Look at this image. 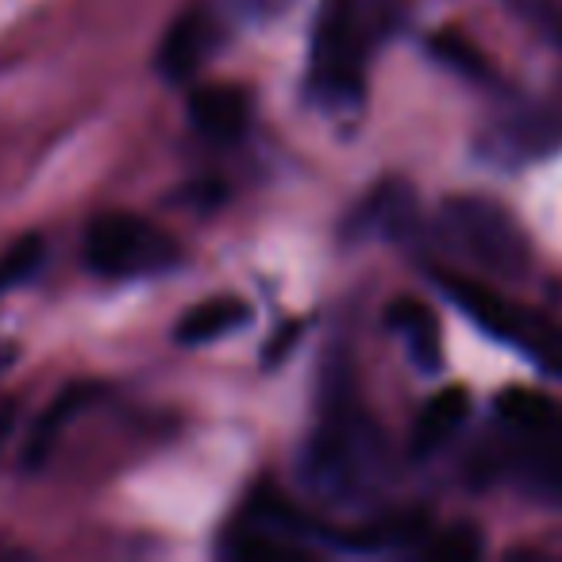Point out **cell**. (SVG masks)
Returning a JSON list of instances; mask_svg holds the SVG:
<instances>
[{"mask_svg": "<svg viewBox=\"0 0 562 562\" xmlns=\"http://www.w3.org/2000/svg\"><path fill=\"white\" fill-rule=\"evenodd\" d=\"M424 554L428 559H443V562H467V559H477L482 554V536H477L474 528H451L443 531L439 539H431L428 547H424Z\"/></svg>", "mask_w": 562, "mask_h": 562, "instance_id": "cell-19", "label": "cell"}, {"mask_svg": "<svg viewBox=\"0 0 562 562\" xmlns=\"http://www.w3.org/2000/svg\"><path fill=\"white\" fill-rule=\"evenodd\" d=\"M436 235L447 250L497 281H520L531 270V239L513 212L490 196H447L436 212Z\"/></svg>", "mask_w": 562, "mask_h": 562, "instance_id": "cell-2", "label": "cell"}, {"mask_svg": "<svg viewBox=\"0 0 562 562\" xmlns=\"http://www.w3.org/2000/svg\"><path fill=\"white\" fill-rule=\"evenodd\" d=\"M47 262V239L43 235H20L4 255H0V293L20 290L24 281H32L40 273V266Z\"/></svg>", "mask_w": 562, "mask_h": 562, "instance_id": "cell-17", "label": "cell"}, {"mask_svg": "<svg viewBox=\"0 0 562 562\" xmlns=\"http://www.w3.org/2000/svg\"><path fill=\"white\" fill-rule=\"evenodd\" d=\"M86 262L112 281L150 278L181 262V247L170 232L132 212H104L86 232Z\"/></svg>", "mask_w": 562, "mask_h": 562, "instance_id": "cell-3", "label": "cell"}, {"mask_svg": "<svg viewBox=\"0 0 562 562\" xmlns=\"http://www.w3.org/2000/svg\"><path fill=\"white\" fill-rule=\"evenodd\" d=\"M497 416L516 439L551 436L562 428V405L536 390H505L497 397Z\"/></svg>", "mask_w": 562, "mask_h": 562, "instance_id": "cell-14", "label": "cell"}, {"mask_svg": "<svg viewBox=\"0 0 562 562\" xmlns=\"http://www.w3.org/2000/svg\"><path fill=\"white\" fill-rule=\"evenodd\" d=\"M467 416H470L467 390H459V385L439 390L436 397L420 408V416H416L413 439H408V454H413V459H428V454L443 451V447L462 431Z\"/></svg>", "mask_w": 562, "mask_h": 562, "instance_id": "cell-11", "label": "cell"}, {"mask_svg": "<svg viewBox=\"0 0 562 562\" xmlns=\"http://www.w3.org/2000/svg\"><path fill=\"white\" fill-rule=\"evenodd\" d=\"M101 397V385L97 382H70L55 401L47 405V413L32 424L27 431V443H24V470H43L50 459V451L58 447V439L66 436L74 420H78L86 408H93V401Z\"/></svg>", "mask_w": 562, "mask_h": 562, "instance_id": "cell-5", "label": "cell"}, {"mask_svg": "<svg viewBox=\"0 0 562 562\" xmlns=\"http://www.w3.org/2000/svg\"><path fill=\"white\" fill-rule=\"evenodd\" d=\"M12 428H16V405H0V447L12 439Z\"/></svg>", "mask_w": 562, "mask_h": 562, "instance_id": "cell-22", "label": "cell"}, {"mask_svg": "<svg viewBox=\"0 0 562 562\" xmlns=\"http://www.w3.org/2000/svg\"><path fill=\"white\" fill-rule=\"evenodd\" d=\"M247 321H250L247 301L212 297V301L193 305L186 316H181L178 328H173V339H178L181 347H204V344H216V339L232 336V331H239Z\"/></svg>", "mask_w": 562, "mask_h": 562, "instance_id": "cell-12", "label": "cell"}, {"mask_svg": "<svg viewBox=\"0 0 562 562\" xmlns=\"http://www.w3.org/2000/svg\"><path fill=\"white\" fill-rule=\"evenodd\" d=\"M513 477L531 501L562 505V428L551 436L516 439Z\"/></svg>", "mask_w": 562, "mask_h": 562, "instance_id": "cell-6", "label": "cell"}, {"mask_svg": "<svg viewBox=\"0 0 562 562\" xmlns=\"http://www.w3.org/2000/svg\"><path fill=\"white\" fill-rule=\"evenodd\" d=\"M212 43H216V27L204 12H186L178 24L166 32L162 47H158V74L173 86L189 81L209 58Z\"/></svg>", "mask_w": 562, "mask_h": 562, "instance_id": "cell-7", "label": "cell"}, {"mask_svg": "<svg viewBox=\"0 0 562 562\" xmlns=\"http://www.w3.org/2000/svg\"><path fill=\"white\" fill-rule=\"evenodd\" d=\"M428 50H431V58H436V63H443L447 70L459 74V78H467V81H490L493 78L490 58H485L482 50H477L474 43H470L467 35H459V32L431 35Z\"/></svg>", "mask_w": 562, "mask_h": 562, "instance_id": "cell-16", "label": "cell"}, {"mask_svg": "<svg viewBox=\"0 0 562 562\" xmlns=\"http://www.w3.org/2000/svg\"><path fill=\"white\" fill-rule=\"evenodd\" d=\"M416 224V196L408 186L390 181V186H378L374 193L362 201V209L351 216L347 235L351 239H367V235H382V239H401L408 235V227Z\"/></svg>", "mask_w": 562, "mask_h": 562, "instance_id": "cell-10", "label": "cell"}, {"mask_svg": "<svg viewBox=\"0 0 562 562\" xmlns=\"http://www.w3.org/2000/svg\"><path fill=\"white\" fill-rule=\"evenodd\" d=\"M390 454L382 428L362 413L347 359L328 370L321 390V424L305 451V482L316 497L336 505L370 501L385 485Z\"/></svg>", "mask_w": 562, "mask_h": 562, "instance_id": "cell-1", "label": "cell"}, {"mask_svg": "<svg viewBox=\"0 0 562 562\" xmlns=\"http://www.w3.org/2000/svg\"><path fill=\"white\" fill-rule=\"evenodd\" d=\"M508 9L562 50V0H505Z\"/></svg>", "mask_w": 562, "mask_h": 562, "instance_id": "cell-18", "label": "cell"}, {"mask_svg": "<svg viewBox=\"0 0 562 562\" xmlns=\"http://www.w3.org/2000/svg\"><path fill=\"white\" fill-rule=\"evenodd\" d=\"M562 143V120L551 112H520V116L505 120L490 132V158H513V162H528Z\"/></svg>", "mask_w": 562, "mask_h": 562, "instance_id": "cell-9", "label": "cell"}, {"mask_svg": "<svg viewBox=\"0 0 562 562\" xmlns=\"http://www.w3.org/2000/svg\"><path fill=\"white\" fill-rule=\"evenodd\" d=\"M431 278L443 285L447 297H451L482 331L505 339V344L524 347V351L536 355L543 367L562 374V328H554L551 321H543V316L531 313V308L516 305L505 293L490 290V285H477V281H467V278H459V273L431 270Z\"/></svg>", "mask_w": 562, "mask_h": 562, "instance_id": "cell-4", "label": "cell"}, {"mask_svg": "<svg viewBox=\"0 0 562 562\" xmlns=\"http://www.w3.org/2000/svg\"><path fill=\"white\" fill-rule=\"evenodd\" d=\"M250 101L239 86H201L189 97V120L212 143H235L247 132Z\"/></svg>", "mask_w": 562, "mask_h": 562, "instance_id": "cell-8", "label": "cell"}, {"mask_svg": "<svg viewBox=\"0 0 562 562\" xmlns=\"http://www.w3.org/2000/svg\"><path fill=\"white\" fill-rule=\"evenodd\" d=\"M285 4H290V0H243V12L255 20H273L285 12Z\"/></svg>", "mask_w": 562, "mask_h": 562, "instance_id": "cell-21", "label": "cell"}, {"mask_svg": "<svg viewBox=\"0 0 562 562\" xmlns=\"http://www.w3.org/2000/svg\"><path fill=\"white\" fill-rule=\"evenodd\" d=\"M390 324L393 331H401L405 339L408 355L420 370L436 374L443 367V347H439V324H436V313H431L424 301L416 297H401L390 305Z\"/></svg>", "mask_w": 562, "mask_h": 562, "instance_id": "cell-13", "label": "cell"}, {"mask_svg": "<svg viewBox=\"0 0 562 562\" xmlns=\"http://www.w3.org/2000/svg\"><path fill=\"white\" fill-rule=\"evenodd\" d=\"M428 536V520L424 513H390L382 520L367 524V528L339 536V543L351 551H397V547H413Z\"/></svg>", "mask_w": 562, "mask_h": 562, "instance_id": "cell-15", "label": "cell"}, {"mask_svg": "<svg viewBox=\"0 0 562 562\" xmlns=\"http://www.w3.org/2000/svg\"><path fill=\"white\" fill-rule=\"evenodd\" d=\"M224 193H227V189L220 186V181H193L181 201L196 204V209H216V204H224Z\"/></svg>", "mask_w": 562, "mask_h": 562, "instance_id": "cell-20", "label": "cell"}]
</instances>
